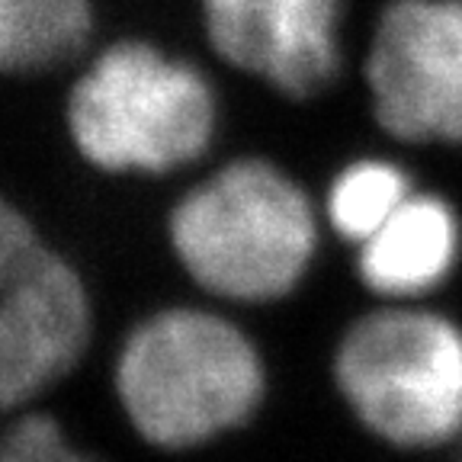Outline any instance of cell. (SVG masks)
Returning a JSON list of instances; mask_svg holds the SVG:
<instances>
[{
    "instance_id": "cell-1",
    "label": "cell",
    "mask_w": 462,
    "mask_h": 462,
    "mask_svg": "<svg viewBox=\"0 0 462 462\" xmlns=\"http://www.w3.org/2000/svg\"><path fill=\"white\" fill-rule=\"evenodd\" d=\"M164 241L196 296L245 315L302 296L331 245L315 183L263 152L193 171L164 216Z\"/></svg>"
},
{
    "instance_id": "cell-2",
    "label": "cell",
    "mask_w": 462,
    "mask_h": 462,
    "mask_svg": "<svg viewBox=\"0 0 462 462\" xmlns=\"http://www.w3.org/2000/svg\"><path fill=\"white\" fill-rule=\"evenodd\" d=\"M113 398L152 453L193 456L251 430L273 398V363L245 311L209 299L144 311L113 354Z\"/></svg>"
},
{
    "instance_id": "cell-3",
    "label": "cell",
    "mask_w": 462,
    "mask_h": 462,
    "mask_svg": "<svg viewBox=\"0 0 462 462\" xmlns=\"http://www.w3.org/2000/svg\"><path fill=\"white\" fill-rule=\"evenodd\" d=\"M61 119L71 152L94 173L167 180L216 158L225 97L202 61L123 36L80 58Z\"/></svg>"
},
{
    "instance_id": "cell-4",
    "label": "cell",
    "mask_w": 462,
    "mask_h": 462,
    "mask_svg": "<svg viewBox=\"0 0 462 462\" xmlns=\"http://www.w3.org/2000/svg\"><path fill=\"white\" fill-rule=\"evenodd\" d=\"M325 379L344 420L398 459L462 440V315L447 302H366L340 321Z\"/></svg>"
},
{
    "instance_id": "cell-5",
    "label": "cell",
    "mask_w": 462,
    "mask_h": 462,
    "mask_svg": "<svg viewBox=\"0 0 462 462\" xmlns=\"http://www.w3.org/2000/svg\"><path fill=\"white\" fill-rule=\"evenodd\" d=\"M350 74L379 142L411 158L462 152V0H379Z\"/></svg>"
},
{
    "instance_id": "cell-6",
    "label": "cell",
    "mask_w": 462,
    "mask_h": 462,
    "mask_svg": "<svg viewBox=\"0 0 462 462\" xmlns=\"http://www.w3.org/2000/svg\"><path fill=\"white\" fill-rule=\"evenodd\" d=\"M193 7L209 55L276 100L309 106L350 78L356 0H193Z\"/></svg>"
},
{
    "instance_id": "cell-7",
    "label": "cell",
    "mask_w": 462,
    "mask_h": 462,
    "mask_svg": "<svg viewBox=\"0 0 462 462\" xmlns=\"http://www.w3.org/2000/svg\"><path fill=\"white\" fill-rule=\"evenodd\" d=\"M94 334V292L68 254L45 238L0 254V418L65 383Z\"/></svg>"
},
{
    "instance_id": "cell-8",
    "label": "cell",
    "mask_w": 462,
    "mask_h": 462,
    "mask_svg": "<svg viewBox=\"0 0 462 462\" xmlns=\"http://www.w3.org/2000/svg\"><path fill=\"white\" fill-rule=\"evenodd\" d=\"M366 302H443L462 273V206L420 180L366 241L346 251Z\"/></svg>"
},
{
    "instance_id": "cell-9",
    "label": "cell",
    "mask_w": 462,
    "mask_h": 462,
    "mask_svg": "<svg viewBox=\"0 0 462 462\" xmlns=\"http://www.w3.org/2000/svg\"><path fill=\"white\" fill-rule=\"evenodd\" d=\"M418 183L420 177L411 164V154L385 142L369 152L340 158L315 187L331 245H337L340 251H354L418 189Z\"/></svg>"
},
{
    "instance_id": "cell-10",
    "label": "cell",
    "mask_w": 462,
    "mask_h": 462,
    "mask_svg": "<svg viewBox=\"0 0 462 462\" xmlns=\"http://www.w3.org/2000/svg\"><path fill=\"white\" fill-rule=\"evenodd\" d=\"M97 0H0V78H39L87 55Z\"/></svg>"
},
{
    "instance_id": "cell-11",
    "label": "cell",
    "mask_w": 462,
    "mask_h": 462,
    "mask_svg": "<svg viewBox=\"0 0 462 462\" xmlns=\"http://www.w3.org/2000/svg\"><path fill=\"white\" fill-rule=\"evenodd\" d=\"M0 462H113L74 440L68 427L45 411H20L0 430Z\"/></svg>"
},
{
    "instance_id": "cell-12",
    "label": "cell",
    "mask_w": 462,
    "mask_h": 462,
    "mask_svg": "<svg viewBox=\"0 0 462 462\" xmlns=\"http://www.w3.org/2000/svg\"><path fill=\"white\" fill-rule=\"evenodd\" d=\"M449 459H453V462H462V440L453 447V453H449Z\"/></svg>"
}]
</instances>
